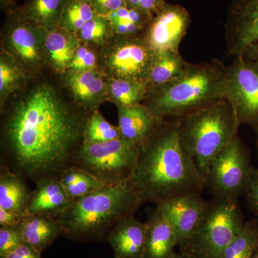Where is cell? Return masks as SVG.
<instances>
[{
    "mask_svg": "<svg viewBox=\"0 0 258 258\" xmlns=\"http://www.w3.org/2000/svg\"><path fill=\"white\" fill-rule=\"evenodd\" d=\"M88 117L39 85L5 115L0 164L35 183L59 178L74 164Z\"/></svg>",
    "mask_w": 258,
    "mask_h": 258,
    "instance_id": "obj_1",
    "label": "cell"
},
{
    "mask_svg": "<svg viewBox=\"0 0 258 258\" xmlns=\"http://www.w3.org/2000/svg\"><path fill=\"white\" fill-rule=\"evenodd\" d=\"M132 182L143 203L157 205L203 192L205 180L181 148L177 120H161L141 145L139 165Z\"/></svg>",
    "mask_w": 258,
    "mask_h": 258,
    "instance_id": "obj_2",
    "label": "cell"
},
{
    "mask_svg": "<svg viewBox=\"0 0 258 258\" xmlns=\"http://www.w3.org/2000/svg\"><path fill=\"white\" fill-rule=\"evenodd\" d=\"M132 181L106 185L75 200L58 220L62 236L79 242L106 241L118 222L142 205Z\"/></svg>",
    "mask_w": 258,
    "mask_h": 258,
    "instance_id": "obj_3",
    "label": "cell"
},
{
    "mask_svg": "<svg viewBox=\"0 0 258 258\" xmlns=\"http://www.w3.org/2000/svg\"><path fill=\"white\" fill-rule=\"evenodd\" d=\"M226 69L217 58L200 64L188 62L179 77L149 91L143 103L159 120L177 119L225 99Z\"/></svg>",
    "mask_w": 258,
    "mask_h": 258,
    "instance_id": "obj_4",
    "label": "cell"
},
{
    "mask_svg": "<svg viewBox=\"0 0 258 258\" xmlns=\"http://www.w3.org/2000/svg\"><path fill=\"white\" fill-rule=\"evenodd\" d=\"M176 120L181 148L205 180L212 161L238 134L232 107L224 99Z\"/></svg>",
    "mask_w": 258,
    "mask_h": 258,
    "instance_id": "obj_5",
    "label": "cell"
},
{
    "mask_svg": "<svg viewBox=\"0 0 258 258\" xmlns=\"http://www.w3.org/2000/svg\"><path fill=\"white\" fill-rule=\"evenodd\" d=\"M140 157V147L120 137L99 143H83L73 166L92 174L106 185L133 180Z\"/></svg>",
    "mask_w": 258,
    "mask_h": 258,
    "instance_id": "obj_6",
    "label": "cell"
},
{
    "mask_svg": "<svg viewBox=\"0 0 258 258\" xmlns=\"http://www.w3.org/2000/svg\"><path fill=\"white\" fill-rule=\"evenodd\" d=\"M243 222L237 201L214 199L209 203L186 253L193 258H221Z\"/></svg>",
    "mask_w": 258,
    "mask_h": 258,
    "instance_id": "obj_7",
    "label": "cell"
},
{
    "mask_svg": "<svg viewBox=\"0 0 258 258\" xmlns=\"http://www.w3.org/2000/svg\"><path fill=\"white\" fill-rule=\"evenodd\" d=\"M253 171L248 149L237 134L212 161L205 184L214 198L237 201Z\"/></svg>",
    "mask_w": 258,
    "mask_h": 258,
    "instance_id": "obj_8",
    "label": "cell"
},
{
    "mask_svg": "<svg viewBox=\"0 0 258 258\" xmlns=\"http://www.w3.org/2000/svg\"><path fill=\"white\" fill-rule=\"evenodd\" d=\"M226 101L230 103L239 127L258 125V62L236 55L225 75Z\"/></svg>",
    "mask_w": 258,
    "mask_h": 258,
    "instance_id": "obj_9",
    "label": "cell"
},
{
    "mask_svg": "<svg viewBox=\"0 0 258 258\" xmlns=\"http://www.w3.org/2000/svg\"><path fill=\"white\" fill-rule=\"evenodd\" d=\"M154 56L142 36L117 37L105 53V68L111 79L147 83Z\"/></svg>",
    "mask_w": 258,
    "mask_h": 258,
    "instance_id": "obj_10",
    "label": "cell"
},
{
    "mask_svg": "<svg viewBox=\"0 0 258 258\" xmlns=\"http://www.w3.org/2000/svg\"><path fill=\"white\" fill-rule=\"evenodd\" d=\"M191 17L181 5L166 3L154 15L142 37L154 55L179 52V45L187 33Z\"/></svg>",
    "mask_w": 258,
    "mask_h": 258,
    "instance_id": "obj_11",
    "label": "cell"
},
{
    "mask_svg": "<svg viewBox=\"0 0 258 258\" xmlns=\"http://www.w3.org/2000/svg\"><path fill=\"white\" fill-rule=\"evenodd\" d=\"M224 27L227 55H241L258 41V0H231Z\"/></svg>",
    "mask_w": 258,
    "mask_h": 258,
    "instance_id": "obj_12",
    "label": "cell"
},
{
    "mask_svg": "<svg viewBox=\"0 0 258 258\" xmlns=\"http://www.w3.org/2000/svg\"><path fill=\"white\" fill-rule=\"evenodd\" d=\"M208 205L200 194H189L157 205L175 232L180 252L187 251Z\"/></svg>",
    "mask_w": 258,
    "mask_h": 258,
    "instance_id": "obj_13",
    "label": "cell"
},
{
    "mask_svg": "<svg viewBox=\"0 0 258 258\" xmlns=\"http://www.w3.org/2000/svg\"><path fill=\"white\" fill-rule=\"evenodd\" d=\"M46 30L17 18L8 35L11 55L19 63L32 69L38 67L45 57L44 38Z\"/></svg>",
    "mask_w": 258,
    "mask_h": 258,
    "instance_id": "obj_14",
    "label": "cell"
},
{
    "mask_svg": "<svg viewBox=\"0 0 258 258\" xmlns=\"http://www.w3.org/2000/svg\"><path fill=\"white\" fill-rule=\"evenodd\" d=\"M66 84L75 101L86 111H98L108 99V81L98 69L68 71Z\"/></svg>",
    "mask_w": 258,
    "mask_h": 258,
    "instance_id": "obj_15",
    "label": "cell"
},
{
    "mask_svg": "<svg viewBox=\"0 0 258 258\" xmlns=\"http://www.w3.org/2000/svg\"><path fill=\"white\" fill-rule=\"evenodd\" d=\"M147 224L134 215L118 222L107 238L113 251V258H142L145 246Z\"/></svg>",
    "mask_w": 258,
    "mask_h": 258,
    "instance_id": "obj_16",
    "label": "cell"
},
{
    "mask_svg": "<svg viewBox=\"0 0 258 258\" xmlns=\"http://www.w3.org/2000/svg\"><path fill=\"white\" fill-rule=\"evenodd\" d=\"M35 184L29 203L28 212L30 215L58 218L74 203L58 178H47Z\"/></svg>",
    "mask_w": 258,
    "mask_h": 258,
    "instance_id": "obj_17",
    "label": "cell"
},
{
    "mask_svg": "<svg viewBox=\"0 0 258 258\" xmlns=\"http://www.w3.org/2000/svg\"><path fill=\"white\" fill-rule=\"evenodd\" d=\"M145 246L142 258H172L178 247L175 232L160 209H153L148 215Z\"/></svg>",
    "mask_w": 258,
    "mask_h": 258,
    "instance_id": "obj_18",
    "label": "cell"
},
{
    "mask_svg": "<svg viewBox=\"0 0 258 258\" xmlns=\"http://www.w3.org/2000/svg\"><path fill=\"white\" fill-rule=\"evenodd\" d=\"M117 108L118 126L122 138L139 147L150 137L161 121L144 103Z\"/></svg>",
    "mask_w": 258,
    "mask_h": 258,
    "instance_id": "obj_19",
    "label": "cell"
},
{
    "mask_svg": "<svg viewBox=\"0 0 258 258\" xmlns=\"http://www.w3.org/2000/svg\"><path fill=\"white\" fill-rule=\"evenodd\" d=\"M81 45V41L76 35L58 27L45 32V57L57 72H67L76 51Z\"/></svg>",
    "mask_w": 258,
    "mask_h": 258,
    "instance_id": "obj_20",
    "label": "cell"
},
{
    "mask_svg": "<svg viewBox=\"0 0 258 258\" xmlns=\"http://www.w3.org/2000/svg\"><path fill=\"white\" fill-rule=\"evenodd\" d=\"M32 192L25 178L0 164V208L26 216Z\"/></svg>",
    "mask_w": 258,
    "mask_h": 258,
    "instance_id": "obj_21",
    "label": "cell"
},
{
    "mask_svg": "<svg viewBox=\"0 0 258 258\" xmlns=\"http://www.w3.org/2000/svg\"><path fill=\"white\" fill-rule=\"evenodd\" d=\"M21 227L25 243L40 253L62 236V226L55 217L28 214L24 217Z\"/></svg>",
    "mask_w": 258,
    "mask_h": 258,
    "instance_id": "obj_22",
    "label": "cell"
},
{
    "mask_svg": "<svg viewBox=\"0 0 258 258\" xmlns=\"http://www.w3.org/2000/svg\"><path fill=\"white\" fill-rule=\"evenodd\" d=\"M69 0H30L19 10L17 18L37 28L48 30L58 28Z\"/></svg>",
    "mask_w": 258,
    "mask_h": 258,
    "instance_id": "obj_23",
    "label": "cell"
},
{
    "mask_svg": "<svg viewBox=\"0 0 258 258\" xmlns=\"http://www.w3.org/2000/svg\"><path fill=\"white\" fill-rule=\"evenodd\" d=\"M187 64L179 52L155 55L147 79L149 91L165 86L175 80L182 74Z\"/></svg>",
    "mask_w": 258,
    "mask_h": 258,
    "instance_id": "obj_24",
    "label": "cell"
},
{
    "mask_svg": "<svg viewBox=\"0 0 258 258\" xmlns=\"http://www.w3.org/2000/svg\"><path fill=\"white\" fill-rule=\"evenodd\" d=\"M147 83L131 80L110 79L108 99L117 106H132L143 103L149 94Z\"/></svg>",
    "mask_w": 258,
    "mask_h": 258,
    "instance_id": "obj_25",
    "label": "cell"
},
{
    "mask_svg": "<svg viewBox=\"0 0 258 258\" xmlns=\"http://www.w3.org/2000/svg\"><path fill=\"white\" fill-rule=\"evenodd\" d=\"M58 179L72 201L106 186L92 174L75 166L64 169Z\"/></svg>",
    "mask_w": 258,
    "mask_h": 258,
    "instance_id": "obj_26",
    "label": "cell"
},
{
    "mask_svg": "<svg viewBox=\"0 0 258 258\" xmlns=\"http://www.w3.org/2000/svg\"><path fill=\"white\" fill-rule=\"evenodd\" d=\"M258 249V221L244 222L221 258H251Z\"/></svg>",
    "mask_w": 258,
    "mask_h": 258,
    "instance_id": "obj_27",
    "label": "cell"
},
{
    "mask_svg": "<svg viewBox=\"0 0 258 258\" xmlns=\"http://www.w3.org/2000/svg\"><path fill=\"white\" fill-rule=\"evenodd\" d=\"M96 15L89 0H69L62 12L59 28L76 35Z\"/></svg>",
    "mask_w": 258,
    "mask_h": 258,
    "instance_id": "obj_28",
    "label": "cell"
},
{
    "mask_svg": "<svg viewBox=\"0 0 258 258\" xmlns=\"http://www.w3.org/2000/svg\"><path fill=\"white\" fill-rule=\"evenodd\" d=\"M25 80L23 70L13 55L3 54L0 59V99L1 106L12 93L20 88Z\"/></svg>",
    "mask_w": 258,
    "mask_h": 258,
    "instance_id": "obj_29",
    "label": "cell"
},
{
    "mask_svg": "<svg viewBox=\"0 0 258 258\" xmlns=\"http://www.w3.org/2000/svg\"><path fill=\"white\" fill-rule=\"evenodd\" d=\"M121 137L118 126L110 123L98 111L88 117L83 131V143L108 142Z\"/></svg>",
    "mask_w": 258,
    "mask_h": 258,
    "instance_id": "obj_30",
    "label": "cell"
},
{
    "mask_svg": "<svg viewBox=\"0 0 258 258\" xmlns=\"http://www.w3.org/2000/svg\"><path fill=\"white\" fill-rule=\"evenodd\" d=\"M112 34L109 20L106 17L97 15L85 24L76 35L81 42L101 45L106 43Z\"/></svg>",
    "mask_w": 258,
    "mask_h": 258,
    "instance_id": "obj_31",
    "label": "cell"
},
{
    "mask_svg": "<svg viewBox=\"0 0 258 258\" xmlns=\"http://www.w3.org/2000/svg\"><path fill=\"white\" fill-rule=\"evenodd\" d=\"M25 243L21 224L0 227V258H5Z\"/></svg>",
    "mask_w": 258,
    "mask_h": 258,
    "instance_id": "obj_32",
    "label": "cell"
},
{
    "mask_svg": "<svg viewBox=\"0 0 258 258\" xmlns=\"http://www.w3.org/2000/svg\"><path fill=\"white\" fill-rule=\"evenodd\" d=\"M94 69H98V56L92 49L81 45L75 54L69 71Z\"/></svg>",
    "mask_w": 258,
    "mask_h": 258,
    "instance_id": "obj_33",
    "label": "cell"
},
{
    "mask_svg": "<svg viewBox=\"0 0 258 258\" xmlns=\"http://www.w3.org/2000/svg\"><path fill=\"white\" fill-rule=\"evenodd\" d=\"M126 7L139 9L154 18L166 5L165 0H125Z\"/></svg>",
    "mask_w": 258,
    "mask_h": 258,
    "instance_id": "obj_34",
    "label": "cell"
},
{
    "mask_svg": "<svg viewBox=\"0 0 258 258\" xmlns=\"http://www.w3.org/2000/svg\"><path fill=\"white\" fill-rule=\"evenodd\" d=\"M244 195L251 211L258 217V168L254 169Z\"/></svg>",
    "mask_w": 258,
    "mask_h": 258,
    "instance_id": "obj_35",
    "label": "cell"
},
{
    "mask_svg": "<svg viewBox=\"0 0 258 258\" xmlns=\"http://www.w3.org/2000/svg\"><path fill=\"white\" fill-rule=\"evenodd\" d=\"M98 15L107 16L115 10L126 7L125 0H89Z\"/></svg>",
    "mask_w": 258,
    "mask_h": 258,
    "instance_id": "obj_36",
    "label": "cell"
},
{
    "mask_svg": "<svg viewBox=\"0 0 258 258\" xmlns=\"http://www.w3.org/2000/svg\"><path fill=\"white\" fill-rule=\"evenodd\" d=\"M25 217L16 212L0 208V227H12L20 225Z\"/></svg>",
    "mask_w": 258,
    "mask_h": 258,
    "instance_id": "obj_37",
    "label": "cell"
},
{
    "mask_svg": "<svg viewBox=\"0 0 258 258\" xmlns=\"http://www.w3.org/2000/svg\"><path fill=\"white\" fill-rule=\"evenodd\" d=\"M40 252H37L31 246L27 243L21 246L10 252L5 258H42Z\"/></svg>",
    "mask_w": 258,
    "mask_h": 258,
    "instance_id": "obj_38",
    "label": "cell"
},
{
    "mask_svg": "<svg viewBox=\"0 0 258 258\" xmlns=\"http://www.w3.org/2000/svg\"><path fill=\"white\" fill-rule=\"evenodd\" d=\"M241 55L245 60L258 62V41L247 47Z\"/></svg>",
    "mask_w": 258,
    "mask_h": 258,
    "instance_id": "obj_39",
    "label": "cell"
},
{
    "mask_svg": "<svg viewBox=\"0 0 258 258\" xmlns=\"http://www.w3.org/2000/svg\"><path fill=\"white\" fill-rule=\"evenodd\" d=\"M0 3L3 8H8L14 4L15 0H0Z\"/></svg>",
    "mask_w": 258,
    "mask_h": 258,
    "instance_id": "obj_40",
    "label": "cell"
},
{
    "mask_svg": "<svg viewBox=\"0 0 258 258\" xmlns=\"http://www.w3.org/2000/svg\"><path fill=\"white\" fill-rule=\"evenodd\" d=\"M172 258H193L189 254L186 252H179V253H176L175 255Z\"/></svg>",
    "mask_w": 258,
    "mask_h": 258,
    "instance_id": "obj_41",
    "label": "cell"
},
{
    "mask_svg": "<svg viewBox=\"0 0 258 258\" xmlns=\"http://www.w3.org/2000/svg\"><path fill=\"white\" fill-rule=\"evenodd\" d=\"M254 130H255L256 134H257V141H256V145H257V154H258V125L256 126L255 128H254Z\"/></svg>",
    "mask_w": 258,
    "mask_h": 258,
    "instance_id": "obj_42",
    "label": "cell"
},
{
    "mask_svg": "<svg viewBox=\"0 0 258 258\" xmlns=\"http://www.w3.org/2000/svg\"><path fill=\"white\" fill-rule=\"evenodd\" d=\"M251 258H258V249L253 254H252V257Z\"/></svg>",
    "mask_w": 258,
    "mask_h": 258,
    "instance_id": "obj_43",
    "label": "cell"
}]
</instances>
